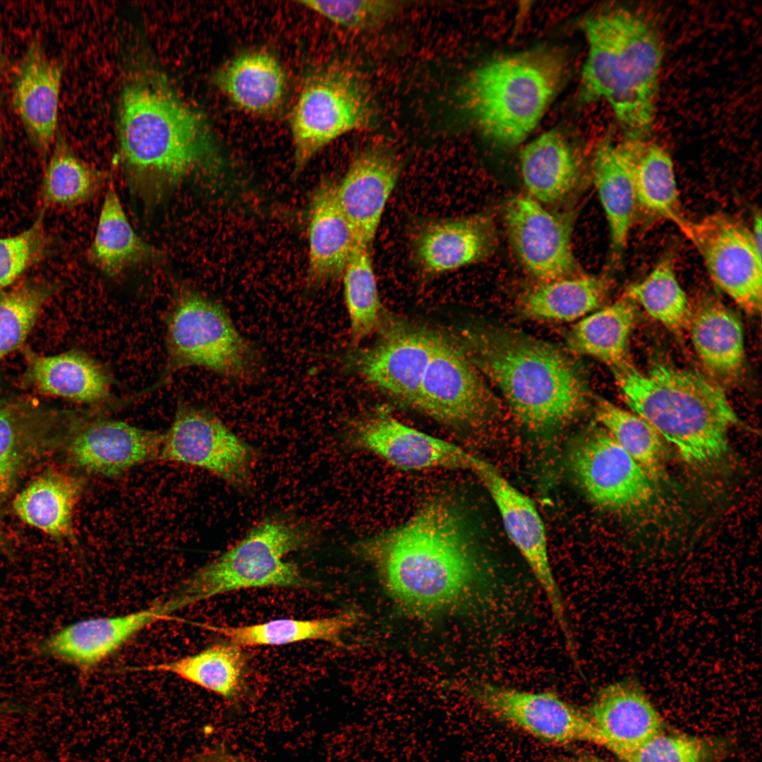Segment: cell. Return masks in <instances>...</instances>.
I'll return each mask as SVG.
<instances>
[{
  "instance_id": "obj_1",
  "label": "cell",
  "mask_w": 762,
  "mask_h": 762,
  "mask_svg": "<svg viewBox=\"0 0 762 762\" xmlns=\"http://www.w3.org/2000/svg\"><path fill=\"white\" fill-rule=\"evenodd\" d=\"M389 597L417 616L490 601L492 581L451 497H433L407 521L358 542Z\"/></svg>"
},
{
  "instance_id": "obj_2",
  "label": "cell",
  "mask_w": 762,
  "mask_h": 762,
  "mask_svg": "<svg viewBox=\"0 0 762 762\" xmlns=\"http://www.w3.org/2000/svg\"><path fill=\"white\" fill-rule=\"evenodd\" d=\"M119 160L131 195L147 209L167 200L217 159V146L202 113L159 75L131 80L119 111Z\"/></svg>"
},
{
  "instance_id": "obj_3",
  "label": "cell",
  "mask_w": 762,
  "mask_h": 762,
  "mask_svg": "<svg viewBox=\"0 0 762 762\" xmlns=\"http://www.w3.org/2000/svg\"><path fill=\"white\" fill-rule=\"evenodd\" d=\"M456 341L476 369L497 385L519 422L531 432L557 431L587 406L581 373L549 344L493 326L466 329Z\"/></svg>"
},
{
  "instance_id": "obj_4",
  "label": "cell",
  "mask_w": 762,
  "mask_h": 762,
  "mask_svg": "<svg viewBox=\"0 0 762 762\" xmlns=\"http://www.w3.org/2000/svg\"><path fill=\"white\" fill-rule=\"evenodd\" d=\"M631 411L648 421L688 463L710 466L728 452L738 416L715 381L691 369L655 363L641 371L627 361L611 368Z\"/></svg>"
},
{
  "instance_id": "obj_5",
  "label": "cell",
  "mask_w": 762,
  "mask_h": 762,
  "mask_svg": "<svg viewBox=\"0 0 762 762\" xmlns=\"http://www.w3.org/2000/svg\"><path fill=\"white\" fill-rule=\"evenodd\" d=\"M588 44L581 71V98L607 102L628 136L645 137L654 121L663 59L660 35L649 20L617 7L581 23Z\"/></svg>"
},
{
  "instance_id": "obj_6",
  "label": "cell",
  "mask_w": 762,
  "mask_h": 762,
  "mask_svg": "<svg viewBox=\"0 0 762 762\" xmlns=\"http://www.w3.org/2000/svg\"><path fill=\"white\" fill-rule=\"evenodd\" d=\"M566 70L564 54L550 47L494 56L464 81L461 107L485 138L498 146L515 147L540 121Z\"/></svg>"
},
{
  "instance_id": "obj_7",
  "label": "cell",
  "mask_w": 762,
  "mask_h": 762,
  "mask_svg": "<svg viewBox=\"0 0 762 762\" xmlns=\"http://www.w3.org/2000/svg\"><path fill=\"white\" fill-rule=\"evenodd\" d=\"M315 528L304 521L271 516L188 577L174 594L186 607L229 592L260 588H307L313 583L288 555L309 546Z\"/></svg>"
},
{
  "instance_id": "obj_8",
  "label": "cell",
  "mask_w": 762,
  "mask_h": 762,
  "mask_svg": "<svg viewBox=\"0 0 762 762\" xmlns=\"http://www.w3.org/2000/svg\"><path fill=\"white\" fill-rule=\"evenodd\" d=\"M165 322L164 368L157 381L135 394L134 399L164 386L185 368L202 367L238 380L258 373L256 349L238 332L224 307L201 293L179 287Z\"/></svg>"
},
{
  "instance_id": "obj_9",
  "label": "cell",
  "mask_w": 762,
  "mask_h": 762,
  "mask_svg": "<svg viewBox=\"0 0 762 762\" xmlns=\"http://www.w3.org/2000/svg\"><path fill=\"white\" fill-rule=\"evenodd\" d=\"M371 93L349 64L332 61L306 78L289 114L295 170L300 171L322 148L347 133L375 123Z\"/></svg>"
},
{
  "instance_id": "obj_10",
  "label": "cell",
  "mask_w": 762,
  "mask_h": 762,
  "mask_svg": "<svg viewBox=\"0 0 762 762\" xmlns=\"http://www.w3.org/2000/svg\"><path fill=\"white\" fill-rule=\"evenodd\" d=\"M698 252L715 285L744 311L762 303V256L751 229L723 213L687 218L677 226Z\"/></svg>"
},
{
  "instance_id": "obj_11",
  "label": "cell",
  "mask_w": 762,
  "mask_h": 762,
  "mask_svg": "<svg viewBox=\"0 0 762 762\" xmlns=\"http://www.w3.org/2000/svg\"><path fill=\"white\" fill-rule=\"evenodd\" d=\"M256 452L212 412L180 401L157 459L205 469L235 488L252 486Z\"/></svg>"
},
{
  "instance_id": "obj_12",
  "label": "cell",
  "mask_w": 762,
  "mask_h": 762,
  "mask_svg": "<svg viewBox=\"0 0 762 762\" xmlns=\"http://www.w3.org/2000/svg\"><path fill=\"white\" fill-rule=\"evenodd\" d=\"M568 464L577 484L600 508L629 514L649 508L655 500L656 482L604 429L576 440Z\"/></svg>"
},
{
  "instance_id": "obj_13",
  "label": "cell",
  "mask_w": 762,
  "mask_h": 762,
  "mask_svg": "<svg viewBox=\"0 0 762 762\" xmlns=\"http://www.w3.org/2000/svg\"><path fill=\"white\" fill-rule=\"evenodd\" d=\"M470 692L490 715L543 742L557 745L588 742L605 746V739L587 710L552 691H529L479 682Z\"/></svg>"
},
{
  "instance_id": "obj_14",
  "label": "cell",
  "mask_w": 762,
  "mask_h": 762,
  "mask_svg": "<svg viewBox=\"0 0 762 762\" xmlns=\"http://www.w3.org/2000/svg\"><path fill=\"white\" fill-rule=\"evenodd\" d=\"M377 332L375 341L349 355L348 363L368 382L415 408L439 333L384 316Z\"/></svg>"
},
{
  "instance_id": "obj_15",
  "label": "cell",
  "mask_w": 762,
  "mask_h": 762,
  "mask_svg": "<svg viewBox=\"0 0 762 762\" xmlns=\"http://www.w3.org/2000/svg\"><path fill=\"white\" fill-rule=\"evenodd\" d=\"M495 502L507 536L542 588L563 637L572 634L562 594L549 557L543 520L531 500L512 485L488 461L472 454L469 469Z\"/></svg>"
},
{
  "instance_id": "obj_16",
  "label": "cell",
  "mask_w": 762,
  "mask_h": 762,
  "mask_svg": "<svg viewBox=\"0 0 762 762\" xmlns=\"http://www.w3.org/2000/svg\"><path fill=\"white\" fill-rule=\"evenodd\" d=\"M494 400L456 341L439 333L415 408L453 428L478 425L492 412Z\"/></svg>"
},
{
  "instance_id": "obj_17",
  "label": "cell",
  "mask_w": 762,
  "mask_h": 762,
  "mask_svg": "<svg viewBox=\"0 0 762 762\" xmlns=\"http://www.w3.org/2000/svg\"><path fill=\"white\" fill-rule=\"evenodd\" d=\"M504 216L514 252L533 277L547 282L582 275L572 249L569 216L548 211L528 195L510 198Z\"/></svg>"
},
{
  "instance_id": "obj_18",
  "label": "cell",
  "mask_w": 762,
  "mask_h": 762,
  "mask_svg": "<svg viewBox=\"0 0 762 762\" xmlns=\"http://www.w3.org/2000/svg\"><path fill=\"white\" fill-rule=\"evenodd\" d=\"M73 423L69 456L87 472L114 477L157 459L163 433L109 418L96 408L82 411Z\"/></svg>"
},
{
  "instance_id": "obj_19",
  "label": "cell",
  "mask_w": 762,
  "mask_h": 762,
  "mask_svg": "<svg viewBox=\"0 0 762 762\" xmlns=\"http://www.w3.org/2000/svg\"><path fill=\"white\" fill-rule=\"evenodd\" d=\"M179 610L170 596L128 614L80 620L41 641L37 651L88 672L146 627Z\"/></svg>"
},
{
  "instance_id": "obj_20",
  "label": "cell",
  "mask_w": 762,
  "mask_h": 762,
  "mask_svg": "<svg viewBox=\"0 0 762 762\" xmlns=\"http://www.w3.org/2000/svg\"><path fill=\"white\" fill-rule=\"evenodd\" d=\"M348 441L404 471L468 469L470 453L378 411L356 421Z\"/></svg>"
},
{
  "instance_id": "obj_21",
  "label": "cell",
  "mask_w": 762,
  "mask_h": 762,
  "mask_svg": "<svg viewBox=\"0 0 762 762\" xmlns=\"http://www.w3.org/2000/svg\"><path fill=\"white\" fill-rule=\"evenodd\" d=\"M401 171L397 153L387 146L375 145L359 152L336 183L339 204L360 246L371 247Z\"/></svg>"
},
{
  "instance_id": "obj_22",
  "label": "cell",
  "mask_w": 762,
  "mask_h": 762,
  "mask_svg": "<svg viewBox=\"0 0 762 762\" xmlns=\"http://www.w3.org/2000/svg\"><path fill=\"white\" fill-rule=\"evenodd\" d=\"M418 269L434 276L479 262L492 254L497 245L494 222L483 212L427 220L418 226L411 241Z\"/></svg>"
},
{
  "instance_id": "obj_23",
  "label": "cell",
  "mask_w": 762,
  "mask_h": 762,
  "mask_svg": "<svg viewBox=\"0 0 762 762\" xmlns=\"http://www.w3.org/2000/svg\"><path fill=\"white\" fill-rule=\"evenodd\" d=\"M336 183L322 181L308 205L307 286L315 289L341 277L360 246L336 195Z\"/></svg>"
},
{
  "instance_id": "obj_24",
  "label": "cell",
  "mask_w": 762,
  "mask_h": 762,
  "mask_svg": "<svg viewBox=\"0 0 762 762\" xmlns=\"http://www.w3.org/2000/svg\"><path fill=\"white\" fill-rule=\"evenodd\" d=\"M27 377L40 392L102 409L120 406L107 368L84 351L42 356L28 351Z\"/></svg>"
},
{
  "instance_id": "obj_25",
  "label": "cell",
  "mask_w": 762,
  "mask_h": 762,
  "mask_svg": "<svg viewBox=\"0 0 762 762\" xmlns=\"http://www.w3.org/2000/svg\"><path fill=\"white\" fill-rule=\"evenodd\" d=\"M61 77V64L33 43L14 82L13 107L34 144L45 155L56 134Z\"/></svg>"
},
{
  "instance_id": "obj_26",
  "label": "cell",
  "mask_w": 762,
  "mask_h": 762,
  "mask_svg": "<svg viewBox=\"0 0 762 762\" xmlns=\"http://www.w3.org/2000/svg\"><path fill=\"white\" fill-rule=\"evenodd\" d=\"M605 739L604 748L615 753L641 743L663 730L659 712L641 687L625 679L600 689L587 710Z\"/></svg>"
},
{
  "instance_id": "obj_27",
  "label": "cell",
  "mask_w": 762,
  "mask_h": 762,
  "mask_svg": "<svg viewBox=\"0 0 762 762\" xmlns=\"http://www.w3.org/2000/svg\"><path fill=\"white\" fill-rule=\"evenodd\" d=\"M212 80L233 104L256 116L277 112L286 90V76L281 63L272 54L261 49L232 57L215 71Z\"/></svg>"
},
{
  "instance_id": "obj_28",
  "label": "cell",
  "mask_w": 762,
  "mask_h": 762,
  "mask_svg": "<svg viewBox=\"0 0 762 762\" xmlns=\"http://www.w3.org/2000/svg\"><path fill=\"white\" fill-rule=\"evenodd\" d=\"M592 172L607 219L612 253L617 260L627 246L639 210L628 138L619 142L604 139L595 151Z\"/></svg>"
},
{
  "instance_id": "obj_29",
  "label": "cell",
  "mask_w": 762,
  "mask_h": 762,
  "mask_svg": "<svg viewBox=\"0 0 762 762\" xmlns=\"http://www.w3.org/2000/svg\"><path fill=\"white\" fill-rule=\"evenodd\" d=\"M688 326L695 351L715 382L737 378L745 357L744 330L737 315L709 299L691 314Z\"/></svg>"
},
{
  "instance_id": "obj_30",
  "label": "cell",
  "mask_w": 762,
  "mask_h": 762,
  "mask_svg": "<svg viewBox=\"0 0 762 762\" xmlns=\"http://www.w3.org/2000/svg\"><path fill=\"white\" fill-rule=\"evenodd\" d=\"M87 255L93 265L112 277L136 265L159 262L164 257L163 252L134 231L111 179Z\"/></svg>"
},
{
  "instance_id": "obj_31",
  "label": "cell",
  "mask_w": 762,
  "mask_h": 762,
  "mask_svg": "<svg viewBox=\"0 0 762 762\" xmlns=\"http://www.w3.org/2000/svg\"><path fill=\"white\" fill-rule=\"evenodd\" d=\"M521 174L529 196L540 203H555L576 188L581 164L558 130H550L528 143L519 156Z\"/></svg>"
},
{
  "instance_id": "obj_32",
  "label": "cell",
  "mask_w": 762,
  "mask_h": 762,
  "mask_svg": "<svg viewBox=\"0 0 762 762\" xmlns=\"http://www.w3.org/2000/svg\"><path fill=\"white\" fill-rule=\"evenodd\" d=\"M83 485L78 478L48 471L16 495L13 507L27 524L55 538H69L73 536V512Z\"/></svg>"
},
{
  "instance_id": "obj_33",
  "label": "cell",
  "mask_w": 762,
  "mask_h": 762,
  "mask_svg": "<svg viewBox=\"0 0 762 762\" xmlns=\"http://www.w3.org/2000/svg\"><path fill=\"white\" fill-rule=\"evenodd\" d=\"M627 138L638 209L678 226L682 215L677 178L668 152L645 137Z\"/></svg>"
},
{
  "instance_id": "obj_34",
  "label": "cell",
  "mask_w": 762,
  "mask_h": 762,
  "mask_svg": "<svg viewBox=\"0 0 762 762\" xmlns=\"http://www.w3.org/2000/svg\"><path fill=\"white\" fill-rule=\"evenodd\" d=\"M354 610L310 619L282 618L241 626L203 625L241 647L284 646L306 641L340 645L345 632L358 622Z\"/></svg>"
},
{
  "instance_id": "obj_35",
  "label": "cell",
  "mask_w": 762,
  "mask_h": 762,
  "mask_svg": "<svg viewBox=\"0 0 762 762\" xmlns=\"http://www.w3.org/2000/svg\"><path fill=\"white\" fill-rule=\"evenodd\" d=\"M246 668L243 647L226 640L195 654L142 670L174 674L232 702L242 694Z\"/></svg>"
},
{
  "instance_id": "obj_36",
  "label": "cell",
  "mask_w": 762,
  "mask_h": 762,
  "mask_svg": "<svg viewBox=\"0 0 762 762\" xmlns=\"http://www.w3.org/2000/svg\"><path fill=\"white\" fill-rule=\"evenodd\" d=\"M636 321L635 303L626 297L576 324L567 337L569 346L610 368L618 365L628 360L627 350Z\"/></svg>"
},
{
  "instance_id": "obj_37",
  "label": "cell",
  "mask_w": 762,
  "mask_h": 762,
  "mask_svg": "<svg viewBox=\"0 0 762 762\" xmlns=\"http://www.w3.org/2000/svg\"><path fill=\"white\" fill-rule=\"evenodd\" d=\"M606 291L604 278L595 276L541 282L524 295L521 310L531 318L571 321L597 308Z\"/></svg>"
},
{
  "instance_id": "obj_38",
  "label": "cell",
  "mask_w": 762,
  "mask_h": 762,
  "mask_svg": "<svg viewBox=\"0 0 762 762\" xmlns=\"http://www.w3.org/2000/svg\"><path fill=\"white\" fill-rule=\"evenodd\" d=\"M108 175L79 158L62 140H58L44 172L40 188L41 210L73 207L92 200Z\"/></svg>"
},
{
  "instance_id": "obj_39",
  "label": "cell",
  "mask_w": 762,
  "mask_h": 762,
  "mask_svg": "<svg viewBox=\"0 0 762 762\" xmlns=\"http://www.w3.org/2000/svg\"><path fill=\"white\" fill-rule=\"evenodd\" d=\"M596 418L610 436L657 482L665 476L663 439L645 419L599 399Z\"/></svg>"
},
{
  "instance_id": "obj_40",
  "label": "cell",
  "mask_w": 762,
  "mask_h": 762,
  "mask_svg": "<svg viewBox=\"0 0 762 762\" xmlns=\"http://www.w3.org/2000/svg\"><path fill=\"white\" fill-rule=\"evenodd\" d=\"M341 277L351 338L356 344L377 332L383 318L370 248L358 246Z\"/></svg>"
},
{
  "instance_id": "obj_41",
  "label": "cell",
  "mask_w": 762,
  "mask_h": 762,
  "mask_svg": "<svg viewBox=\"0 0 762 762\" xmlns=\"http://www.w3.org/2000/svg\"><path fill=\"white\" fill-rule=\"evenodd\" d=\"M626 297L672 330H681L689 325L691 315L689 303L670 257L661 259L642 280L629 286Z\"/></svg>"
},
{
  "instance_id": "obj_42",
  "label": "cell",
  "mask_w": 762,
  "mask_h": 762,
  "mask_svg": "<svg viewBox=\"0 0 762 762\" xmlns=\"http://www.w3.org/2000/svg\"><path fill=\"white\" fill-rule=\"evenodd\" d=\"M56 288L49 282H28L0 295V359L25 341Z\"/></svg>"
},
{
  "instance_id": "obj_43",
  "label": "cell",
  "mask_w": 762,
  "mask_h": 762,
  "mask_svg": "<svg viewBox=\"0 0 762 762\" xmlns=\"http://www.w3.org/2000/svg\"><path fill=\"white\" fill-rule=\"evenodd\" d=\"M45 211L24 231L0 237V290L13 284L33 265L50 254L53 241L46 230Z\"/></svg>"
},
{
  "instance_id": "obj_44",
  "label": "cell",
  "mask_w": 762,
  "mask_h": 762,
  "mask_svg": "<svg viewBox=\"0 0 762 762\" xmlns=\"http://www.w3.org/2000/svg\"><path fill=\"white\" fill-rule=\"evenodd\" d=\"M708 751L703 739L662 730L641 743L620 748L614 755L623 762H706Z\"/></svg>"
},
{
  "instance_id": "obj_45",
  "label": "cell",
  "mask_w": 762,
  "mask_h": 762,
  "mask_svg": "<svg viewBox=\"0 0 762 762\" xmlns=\"http://www.w3.org/2000/svg\"><path fill=\"white\" fill-rule=\"evenodd\" d=\"M298 4L335 24L355 30L377 28L400 8L397 2L386 0L300 1Z\"/></svg>"
},
{
  "instance_id": "obj_46",
  "label": "cell",
  "mask_w": 762,
  "mask_h": 762,
  "mask_svg": "<svg viewBox=\"0 0 762 762\" xmlns=\"http://www.w3.org/2000/svg\"><path fill=\"white\" fill-rule=\"evenodd\" d=\"M25 412L18 404L0 399V496L9 489L17 471Z\"/></svg>"
},
{
  "instance_id": "obj_47",
  "label": "cell",
  "mask_w": 762,
  "mask_h": 762,
  "mask_svg": "<svg viewBox=\"0 0 762 762\" xmlns=\"http://www.w3.org/2000/svg\"><path fill=\"white\" fill-rule=\"evenodd\" d=\"M191 762H242L240 757L219 744L209 747L192 758Z\"/></svg>"
},
{
  "instance_id": "obj_48",
  "label": "cell",
  "mask_w": 762,
  "mask_h": 762,
  "mask_svg": "<svg viewBox=\"0 0 762 762\" xmlns=\"http://www.w3.org/2000/svg\"><path fill=\"white\" fill-rule=\"evenodd\" d=\"M557 762H607L595 756L581 753L560 758Z\"/></svg>"
},
{
  "instance_id": "obj_49",
  "label": "cell",
  "mask_w": 762,
  "mask_h": 762,
  "mask_svg": "<svg viewBox=\"0 0 762 762\" xmlns=\"http://www.w3.org/2000/svg\"><path fill=\"white\" fill-rule=\"evenodd\" d=\"M751 233L753 234V236H754L757 245L761 248H762V244H761V242H762L761 236H762V234H761V217L760 212L758 213V214H756V215L754 217V219L753 226H752V228L751 229Z\"/></svg>"
}]
</instances>
